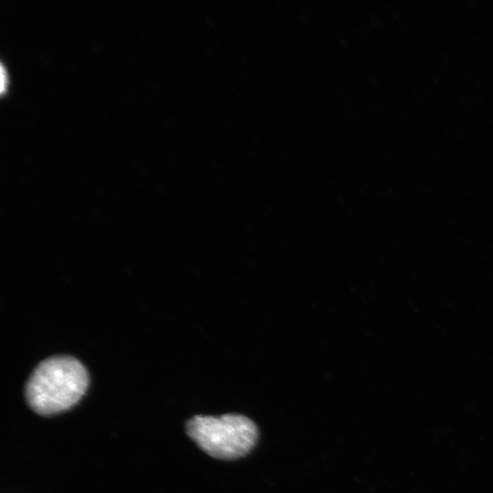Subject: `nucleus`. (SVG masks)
I'll return each mask as SVG.
<instances>
[{
    "instance_id": "f257e3e1",
    "label": "nucleus",
    "mask_w": 493,
    "mask_h": 493,
    "mask_svg": "<svg viewBox=\"0 0 493 493\" xmlns=\"http://www.w3.org/2000/svg\"><path fill=\"white\" fill-rule=\"evenodd\" d=\"M88 385L89 375L79 361L70 356H54L33 371L26 385V397L36 413L51 415L75 405Z\"/></svg>"
},
{
    "instance_id": "f03ea898",
    "label": "nucleus",
    "mask_w": 493,
    "mask_h": 493,
    "mask_svg": "<svg viewBox=\"0 0 493 493\" xmlns=\"http://www.w3.org/2000/svg\"><path fill=\"white\" fill-rule=\"evenodd\" d=\"M186 433L206 454L225 460L246 455L258 435L252 420L236 414L219 417L196 415L187 422Z\"/></svg>"
},
{
    "instance_id": "7ed1b4c3",
    "label": "nucleus",
    "mask_w": 493,
    "mask_h": 493,
    "mask_svg": "<svg viewBox=\"0 0 493 493\" xmlns=\"http://www.w3.org/2000/svg\"><path fill=\"white\" fill-rule=\"evenodd\" d=\"M5 89V71L3 67H1V90L3 91Z\"/></svg>"
}]
</instances>
